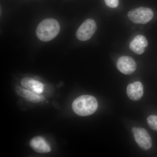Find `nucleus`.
<instances>
[{"label":"nucleus","mask_w":157,"mask_h":157,"mask_svg":"<svg viewBox=\"0 0 157 157\" xmlns=\"http://www.w3.org/2000/svg\"><path fill=\"white\" fill-rule=\"evenodd\" d=\"M98 101L93 96L82 95L76 98L72 104L74 112L80 116L91 115L98 109Z\"/></svg>","instance_id":"obj_1"},{"label":"nucleus","mask_w":157,"mask_h":157,"mask_svg":"<svg viewBox=\"0 0 157 157\" xmlns=\"http://www.w3.org/2000/svg\"><path fill=\"white\" fill-rule=\"evenodd\" d=\"M59 24L56 20L47 18L41 21L37 26V36L43 42L51 41L57 36L59 32Z\"/></svg>","instance_id":"obj_2"},{"label":"nucleus","mask_w":157,"mask_h":157,"mask_svg":"<svg viewBox=\"0 0 157 157\" xmlns=\"http://www.w3.org/2000/svg\"><path fill=\"white\" fill-rule=\"evenodd\" d=\"M154 16L153 11L149 8L140 7L129 11L128 17L135 24H145L150 21Z\"/></svg>","instance_id":"obj_3"},{"label":"nucleus","mask_w":157,"mask_h":157,"mask_svg":"<svg viewBox=\"0 0 157 157\" xmlns=\"http://www.w3.org/2000/svg\"><path fill=\"white\" fill-rule=\"evenodd\" d=\"M97 29V25L94 20L90 18L86 20L77 30L76 37L80 41H87L92 37Z\"/></svg>","instance_id":"obj_4"},{"label":"nucleus","mask_w":157,"mask_h":157,"mask_svg":"<svg viewBox=\"0 0 157 157\" xmlns=\"http://www.w3.org/2000/svg\"><path fill=\"white\" fill-rule=\"evenodd\" d=\"M132 132L137 144L144 150H148L151 148L152 140L150 136L145 129L142 128H133Z\"/></svg>","instance_id":"obj_5"},{"label":"nucleus","mask_w":157,"mask_h":157,"mask_svg":"<svg viewBox=\"0 0 157 157\" xmlns=\"http://www.w3.org/2000/svg\"><path fill=\"white\" fill-rule=\"evenodd\" d=\"M117 69L126 75L132 74L137 67L136 62L131 57L123 56L118 59L117 63Z\"/></svg>","instance_id":"obj_6"},{"label":"nucleus","mask_w":157,"mask_h":157,"mask_svg":"<svg viewBox=\"0 0 157 157\" xmlns=\"http://www.w3.org/2000/svg\"><path fill=\"white\" fill-rule=\"evenodd\" d=\"M30 146L35 151L39 153H47L51 150L49 144L40 136H37L31 139Z\"/></svg>","instance_id":"obj_7"},{"label":"nucleus","mask_w":157,"mask_h":157,"mask_svg":"<svg viewBox=\"0 0 157 157\" xmlns=\"http://www.w3.org/2000/svg\"><path fill=\"white\" fill-rule=\"evenodd\" d=\"M148 45V42L145 37L142 35L136 36L130 42V49L137 54L140 55L145 51V48Z\"/></svg>","instance_id":"obj_8"},{"label":"nucleus","mask_w":157,"mask_h":157,"mask_svg":"<svg viewBox=\"0 0 157 157\" xmlns=\"http://www.w3.org/2000/svg\"><path fill=\"white\" fill-rule=\"evenodd\" d=\"M128 97L133 101H138L143 95V86L140 82H135L129 84L127 87Z\"/></svg>","instance_id":"obj_9"},{"label":"nucleus","mask_w":157,"mask_h":157,"mask_svg":"<svg viewBox=\"0 0 157 157\" xmlns=\"http://www.w3.org/2000/svg\"><path fill=\"white\" fill-rule=\"evenodd\" d=\"M21 83L23 87L37 94H41L44 90V85L42 83L31 77L23 78Z\"/></svg>","instance_id":"obj_10"},{"label":"nucleus","mask_w":157,"mask_h":157,"mask_svg":"<svg viewBox=\"0 0 157 157\" xmlns=\"http://www.w3.org/2000/svg\"><path fill=\"white\" fill-rule=\"evenodd\" d=\"M16 90L19 95L25 98L27 101L33 103H39L43 99L42 96L39 95V94L31 91L29 90L24 89L20 86H17Z\"/></svg>","instance_id":"obj_11"},{"label":"nucleus","mask_w":157,"mask_h":157,"mask_svg":"<svg viewBox=\"0 0 157 157\" xmlns=\"http://www.w3.org/2000/svg\"><path fill=\"white\" fill-rule=\"evenodd\" d=\"M147 122L151 128L157 131V116H149L147 118Z\"/></svg>","instance_id":"obj_12"},{"label":"nucleus","mask_w":157,"mask_h":157,"mask_svg":"<svg viewBox=\"0 0 157 157\" xmlns=\"http://www.w3.org/2000/svg\"><path fill=\"white\" fill-rule=\"evenodd\" d=\"M106 5L111 8H116L119 4V0H104Z\"/></svg>","instance_id":"obj_13"}]
</instances>
